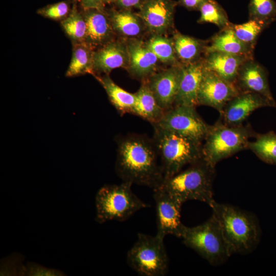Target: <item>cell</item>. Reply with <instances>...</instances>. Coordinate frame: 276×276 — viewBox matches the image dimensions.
I'll use <instances>...</instances> for the list:
<instances>
[{
	"label": "cell",
	"instance_id": "cell-15",
	"mask_svg": "<svg viewBox=\"0 0 276 276\" xmlns=\"http://www.w3.org/2000/svg\"><path fill=\"white\" fill-rule=\"evenodd\" d=\"M126 42L129 54L127 71L133 78L147 80L156 72L159 61L146 42L133 38L127 39Z\"/></svg>",
	"mask_w": 276,
	"mask_h": 276
},
{
	"label": "cell",
	"instance_id": "cell-17",
	"mask_svg": "<svg viewBox=\"0 0 276 276\" xmlns=\"http://www.w3.org/2000/svg\"><path fill=\"white\" fill-rule=\"evenodd\" d=\"M203 58L194 63L180 65L174 105L194 107L198 105V93L204 71Z\"/></svg>",
	"mask_w": 276,
	"mask_h": 276
},
{
	"label": "cell",
	"instance_id": "cell-8",
	"mask_svg": "<svg viewBox=\"0 0 276 276\" xmlns=\"http://www.w3.org/2000/svg\"><path fill=\"white\" fill-rule=\"evenodd\" d=\"M164 239L156 235L139 233L137 240L127 254L129 265L141 275H165L169 260Z\"/></svg>",
	"mask_w": 276,
	"mask_h": 276
},
{
	"label": "cell",
	"instance_id": "cell-29",
	"mask_svg": "<svg viewBox=\"0 0 276 276\" xmlns=\"http://www.w3.org/2000/svg\"><path fill=\"white\" fill-rule=\"evenodd\" d=\"M272 22L270 20L249 19L247 21L241 24H232L231 27L239 40L254 49L260 34Z\"/></svg>",
	"mask_w": 276,
	"mask_h": 276
},
{
	"label": "cell",
	"instance_id": "cell-30",
	"mask_svg": "<svg viewBox=\"0 0 276 276\" xmlns=\"http://www.w3.org/2000/svg\"><path fill=\"white\" fill-rule=\"evenodd\" d=\"M199 11L200 13L197 20L199 24H213L220 30L229 27L232 24L225 10L215 0H206L200 6Z\"/></svg>",
	"mask_w": 276,
	"mask_h": 276
},
{
	"label": "cell",
	"instance_id": "cell-19",
	"mask_svg": "<svg viewBox=\"0 0 276 276\" xmlns=\"http://www.w3.org/2000/svg\"><path fill=\"white\" fill-rule=\"evenodd\" d=\"M82 14L86 24L85 42L94 48L113 40L115 33L104 10L90 9L84 10Z\"/></svg>",
	"mask_w": 276,
	"mask_h": 276
},
{
	"label": "cell",
	"instance_id": "cell-7",
	"mask_svg": "<svg viewBox=\"0 0 276 276\" xmlns=\"http://www.w3.org/2000/svg\"><path fill=\"white\" fill-rule=\"evenodd\" d=\"M249 125H229L218 121L210 129L202 145L203 159L215 167L220 160L247 148L253 135Z\"/></svg>",
	"mask_w": 276,
	"mask_h": 276
},
{
	"label": "cell",
	"instance_id": "cell-28",
	"mask_svg": "<svg viewBox=\"0 0 276 276\" xmlns=\"http://www.w3.org/2000/svg\"><path fill=\"white\" fill-rule=\"evenodd\" d=\"M247 148L264 162L276 165V133L274 132L257 135L254 141L248 142Z\"/></svg>",
	"mask_w": 276,
	"mask_h": 276
},
{
	"label": "cell",
	"instance_id": "cell-14",
	"mask_svg": "<svg viewBox=\"0 0 276 276\" xmlns=\"http://www.w3.org/2000/svg\"><path fill=\"white\" fill-rule=\"evenodd\" d=\"M180 65L171 66L156 72L146 80L157 102L165 111L174 105L178 88Z\"/></svg>",
	"mask_w": 276,
	"mask_h": 276
},
{
	"label": "cell",
	"instance_id": "cell-1",
	"mask_svg": "<svg viewBox=\"0 0 276 276\" xmlns=\"http://www.w3.org/2000/svg\"><path fill=\"white\" fill-rule=\"evenodd\" d=\"M158 158L153 139L141 134H128L118 142L116 172L123 181L154 189L164 178Z\"/></svg>",
	"mask_w": 276,
	"mask_h": 276
},
{
	"label": "cell",
	"instance_id": "cell-11",
	"mask_svg": "<svg viewBox=\"0 0 276 276\" xmlns=\"http://www.w3.org/2000/svg\"><path fill=\"white\" fill-rule=\"evenodd\" d=\"M240 93L234 83L204 68L198 93V105L210 106L221 114L226 103Z\"/></svg>",
	"mask_w": 276,
	"mask_h": 276
},
{
	"label": "cell",
	"instance_id": "cell-35",
	"mask_svg": "<svg viewBox=\"0 0 276 276\" xmlns=\"http://www.w3.org/2000/svg\"><path fill=\"white\" fill-rule=\"evenodd\" d=\"M145 0H112L121 9H139Z\"/></svg>",
	"mask_w": 276,
	"mask_h": 276
},
{
	"label": "cell",
	"instance_id": "cell-18",
	"mask_svg": "<svg viewBox=\"0 0 276 276\" xmlns=\"http://www.w3.org/2000/svg\"><path fill=\"white\" fill-rule=\"evenodd\" d=\"M129 54L126 40H113L108 42L94 51L93 69L95 73L108 75L116 68H127Z\"/></svg>",
	"mask_w": 276,
	"mask_h": 276
},
{
	"label": "cell",
	"instance_id": "cell-23",
	"mask_svg": "<svg viewBox=\"0 0 276 276\" xmlns=\"http://www.w3.org/2000/svg\"><path fill=\"white\" fill-rule=\"evenodd\" d=\"M176 56L182 64H187L202 59L205 54L208 40L175 32L172 37Z\"/></svg>",
	"mask_w": 276,
	"mask_h": 276
},
{
	"label": "cell",
	"instance_id": "cell-32",
	"mask_svg": "<svg viewBox=\"0 0 276 276\" xmlns=\"http://www.w3.org/2000/svg\"><path fill=\"white\" fill-rule=\"evenodd\" d=\"M249 19L274 21L276 19V1L274 0H250Z\"/></svg>",
	"mask_w": 276,
	"mask_h": 276
},
{
	"label": "cell",
	"instance_id": "cell-9",
	"mask_svg": "<svg viewBox=\"0 0 276 276\" xmlns=\"http://www.w3.org/2000/svg\"><path fill=\"white\" fill-rule=\"evenodd\" d=\"M196 107L174 105L165 111L159 121L153 126L171 131L202 143L211 125L196 111Z\"/></svg>",
	"mask_w": 276,
	"mask_h": 276
},
{
	"label": "cell",
	"instance_id": "cell-24",
	"mask_svg": "<svg viewBox=\"0 0 276 276\" xmlns=\"http://www.w3.org/2000/svg\"><path fill=\"white\" fill-rule=\"evenodd\" d=\"M135 102L131 113L150 122L157 123L165 111L157 102L146 80L135 93Z\"/></svg>",
	"mask_w": 276,
	"mask_h": 276
},
{
	"label": "cell",
	"instance_id": "cell-25",
	"mask_svg": "<svg viewBox=\"0 0 276 276\" xmlns=\"http://www.w3.org/2000/svg\"><path fill=\"white\" fill-rule=\"evenodd\" d=\"M103 86L112 105L121 114L131 113L135 102V95L124 90L109 77L108 75L95 76Z\"/></svg>",
	"mask_w": 276,
	"mask_h": 276
},
{
	"label": "cell",
	"instance_id": "cell-6",
	"mask_svg": "<svg viewBox=\"0 0 276 276\" xmlns=\"http://www.w3.org/2000/svg\"><path fill=\"white\" fill-rule=\"evenodd\" d=\"M132 185L123 181L119 185H104L98 190L95 197L97 222L123 221L149 206L132 192Z\"/></svg>",
	"mask_w": 276,
	"mask_h": 276
},
{
	"label": "cell",
	"instance_id": "cell-26",
	"mask_svg": "<svg viewBox=\"0 0 276 276\" xmlns=\"http://www.w3.org/2000/svg\"><path fill=\"white\" fill-rule=\"evenodd\" d=\"M93 49L85 41L73 43L72 57L65 76L72 77L85 74L94 75Z\"/></svg>",
	"mask_w": 276,
	"mask_h": 276
},
{
	"label": "cell",
	"instance_id": "cell-5",
	"mask_svg": "<svg viewBox=\"0 0 276 276\" xmlns=\"http://www.w3.org/2000/svg\"><path fill=\"white\" fill-rule=\"evenodd\" d=\"M183 244L213 266L225 263L232 255L221 227L212 214L203 223L183 227L180 237Z\"/></svg>",
	"mask_w": 276,
	"mask_h": 276
},
{
	"label": "cell",
	"instance_id": "cell-13",
	"mask_svg": "<svg viewBox=\"0 0 276 276\" xmlns=\"http://www.w3.org/2000/svg\"><path fill=\"white\" fill-rule=\"evenodd\" d=\"M264 107L276 108V102L258 94L241 92L226 103L221 115L224 123L232 126L239 125L253 111Z\"/></svg>",
	"mask_w": 276,
	"mask_h": 276
},
{
	"label": "cell",
	"instance_id": "cell-37",
	"mask_svg": "<svg viewBox=\"0 0 276 276\" xmlns=\"http://www.w3.org/2000/svg\"><path fill=\"white\" fill-rule=\"evenodd\" d=\"M206 0H179L177 3L189 10H199L200 6Z\"/></svg>",
	"mask_w": 276,
	"mask_h": 276
},
{
	"label": "cell",
	"instance_id": "cell-22",
	"mask_svg": "<svg viewBox=\"0 0 276 276\" xmlns=\"http://www.w3.org/2000/svg\"><path fill=\"white\" fill-rule=\"evenodd\" d=\"M107 14L114 33L127 39L139 38L146 30L142 19L131 10H112Z\"/></svg>",
	"mask_w": 276,
	"mask_h": 276
},
{
	"label": "cell",
	"instance_id": "cell-27",
	"mask_svg": "<svg viewBox=\"0 0 276 276\" xmlns=\"http://www.w3.org/2000/svg\"><path fill=\"white\" fill-rule=\"evenodd\" d=\"M147 45L161 62L171 66H179L172 38L163 35H151L146 42Z\"/></svg>",
	"mask_w": 276,
	"mask_h": 276
},
{
	"label": "cell",
	"instance_id": "cell-31",
	"mask_svg": "<svg viewBox=\"0 0 276 276\" xmlns=\"http://www.w3.org/2000/svg\"><path fill=\"white\" fill-rule=\"evenodd\" d=\"M61 26L73 43L84 42L86 35V24L82 12L75 5L68 15L61 20Z\"/></svg>",
	"mask_w": 276,
	"mask_h": 276
},
{
	"label": "cell",
	"instance_id": "cell-10",
	"mask_svg": "<svg viewBox=\"0 0 276 276\" xmlns=\"http://www.w3.org/2000/svg\"><path fill=\"white\" fill-rule=\"evenodd\" d=\"M153 190L157 219L156 235L163 239L168 235L180 238L185 226L180 220L182 204L159 187Z\"/></svg>",
	"mask_w": 276,
	"mask_h": 276
},
{
	"label": "cell",
	"instance_id": "cell-34",
	"mask_svg": "<svg viewBox=\"0 0 276 276\" xmlns=\"http://www.w3.org/2000/svg\"><path fill=\"white\" fill-rule=\"evenodd\" d=\"M28 275H63V273L58 270L44 267L38 264L28 263L26 268Z\"/></svg>",
	"mask_w": 276,
	"mask_h": 276
},
{
	"label": "cell",
	"instance_id": "cell-36",
	"mask_svg": "<svg viewBox=\"0 0 276 276\" xmlns=\"http://www.w3.org/2000/svg\"><path fill=\"white\" fill-rule=\"evenodd\" d=\"M84 10L97 9L104 10L103 0H78Z\"/></svg>",
	"mask_w": 276,
	"mask_h": 276
},
{
	"label": "cell",
	"instance_id": "cell-20",
	"mask_svg": "<svg viewBox=\"0 0 276 276\" xmlns=\"http://www.w3.org/2000/svg\"><path fill=\"white\" fill-rule=\"evenodd\" d=\"M248 59H250L219 52L205 53L203 58L205 70L234 84L240 68Z\"/></svg>",
	"mask_w": 276,
	"mask_h": 276
},
{
	"label": "cell",
	"instance_id": "cell-2",
	"mask_svg": "<svg viewBox=\"0 0 276 276\" xmlns=\"http://www.w3.org/2000/svg\"><path fill=\"white\" fill-rule=\"evenodd\" d=\"M210 207L232 255L251 253L257 247L261 235L259 221L254 214L215 201Z\"/></svg>",
	"mask_w": 276,
	"mask_h": 276
},
{
	"label": "cell",
	"instance_id": "cell-12",
	"mask_svg": "<svg viewBox=\"0 0 276 276\" xmlns=\"http://www.w3.org/2000/svg\"><path fill=\"white\" fill-rule=\"evenodd\" d=\"M177 5L173 0H145L137 14L151 35H164L173 26Z\"/></svg>",
	"mask_w": 276,
	"mask_h": 276
},
{
	"label": "cell",
	"instance_id": "cell-21",
	"mask_svg": "<svg viewBox=\"0 0 276 276\" xmlns=\"http://www.w3.org/2000/svg\"><path fill=\"white\" fill-rule=\"evenodd\" d=\"M231 24L229 27L220 30L208 40L205 54L219 52L253 59L254 49L238 39L231 27Z\"/></svg>",
	"mask_w": 276,
	"mask_h": 276
},
{
	"label": "cell",
	"instance_id": "cell-38",
	"mask_svg": "<svg viewBox=\"0 0 276 276\" xmlns=\"http://www.w3.org/2000/svg\"><path fill=\"white\" fill-rule=\"evenodd\" d=\"M103 2L104 4L105 5L106 4L109 3L110 2H112V0H103Z\"/></svg>",
	"mask_w": 276,
	"mask_h": 276
},
{
	"label": "cell",
	"instance_id": "cell-16",
	"mask_svg": "<svg viewBox=\"0 0 276 276\" xmlns=\"http://www.w3.org/2000/svg\"><path fill=\"white\" fill-rule=\"evenodd\" d=\"M235 84L240 93H256L275 101L270 89L267 73L254 58L247 60L241 65Z\"/></svg>",
	"mask_w": 276,
	"mask_h": 276
},
{
	"label": "cell",
	"instance_id": "cell-3",
	"mask_svg": "<svg viewBox=\"0 0 276 276\" xmlns=\"http://www.w3.org/2000/svg\"><path fill=\"white\" fill-rule=\"evenodd\" d=\"M215 177V167L202 158L173 175L164 178L158 187L182 204L189 200H197L210 206L215 201L213 188Z\"/></svg>",
	"mask_w": 276,
	"mask_h": 276
},
{
	"label": "cell",
	"instance_id": "cell-4",
	"mask_svg": "<svg viewBox=\"0 0 276 276\" xmlns=\"http://www.w3.org/2000/svg\"><path fill=\"white\" fill-rule=\"evenodd\" d=\"M154 127L155 145L164 178L173 175L202 158V143L176 132Z\"/></svg>",
	"mask_w": 276,
	"mask_h": 276
},
{
	"label": "cell",
	"instance_id": "cell-33",
	"mask_svg": "<svg viewBox=\"0 0 276 276\" xmlns=\"http://www.w3.org/2000/svg\"><path fill=\"white\" fill-rule=\"evenodd\" d=\"M71 11L69 3L62 1L40 9L37 13L49 19L62 20L68 15Z\"/></svg>",
	"mask_w": 276,
	"mask_h": 276
}]
</instances>
